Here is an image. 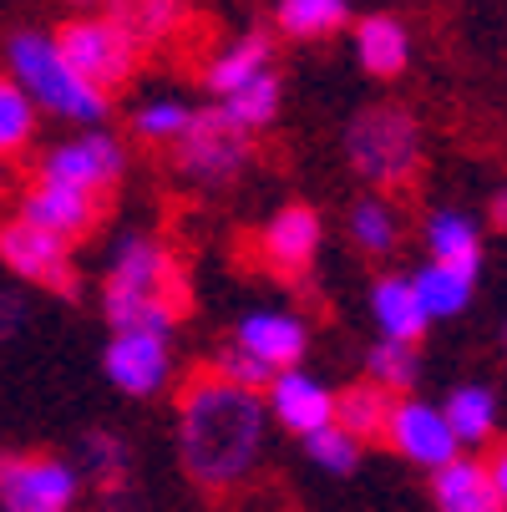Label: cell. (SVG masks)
Segmentation results:
<instances>
[{
    "mask_svg": "<svg viewBox=\"0 0 507 512\" xmlns=\"http://www.w3.org/2000/svg\"><path fill=\"white\" fill-rule=\"evenodd\" d=\"M264 401L244 386L219 376H193L178 396V452L193 482L203 487H234L249 477L264 447Z\"/></svg>",
    "mask_w": 507,
    "mask_h": 512,
    "instance_id": "6da1fadb",
    "label": "cell"
},
{
    "mask_svg": "<svg viewBox=\"0 0 507 512\" xmlns=\"http://www.w3.org/2000/svg\"><path fill=\"white\" fill-rule=\"evenodd\" d=\"M188 310V284L168 249L153 239H122L107 269V320L117 335H168Z\"/></svg>",
    "mask_w": 507,
    "mask_h": 512,
    "instance_id": "7a4b0ae2",
    "label": "cell"
},
{
    "mask_svg": "<svg viewBox=\"0 0 507 512\" xmlns=\"http://www.w3.org/2000/svg\"><path fill=\"white\" fill-rule=\"evenodd\" d=\"M6 56H11V71H16V87L26 97L36 92L41 107H51L56 117H71V122H102L107 97L92 92L77 71L66 66V56L56 51L51 36L21 31V36H11V51Z\"/></svg>",
    "mask_w": 507,
    "mask_h": 512,
    "instance_id": "3957f363",
    "label": "cell"
},
{
    "mask_svg": "<svg viewBox=\"0 0 507 512\" xmlns=\"http://www.w3.org/2000/svg\"><path fill=\"white\" fill-rule=\"evenodd\" d=\"M345 153H350V168L376 188L411 183V173L421 163L416 117L401 107H366L345 132Z\"/></svg>",
    "mask_w": 507,
    "mask_h": 512,
    "instance_id": "277c9868",
    "label": "cell"
},
{
    "mask_svg": "<svg viewBox=\"0 0 507 512\" xmlns=\"http://www.w3.org/2000/svg\"><path fill=\"white\" fill-rule=\"evenodd\" d=\"M56 51L66 56V66L77 71V77L92 87V92H107V87H122L132 77V66H137V46L102 16H77V21H66L56 36Z\"/></svg>",
    "mask_w": 507,
    "mask_h": 512,
    "instance_id": "5b68a950",
    "label": "cell"
},
{
    "mask_svg": "<svg viewBox=\"0 0 507 512\" xmlns=\"http://www.w3.org/2000/svg\"><path fill=\"white\" fill-rule=\"evenodd\" d=\"M244 163H249V132H239L219 107L193 112L188 132L178 137V168L203 188H219V183H234Z\"/></svg>",
    "mask_w": 507,
    "mask_h": 512,
    "instance_id": "8992f818",
    "label": "cell"
},
{
    "mask_svg": "<svg viewBox=\"0 0 507 512\" xmlns=\"http://www.w3.org/2000/svg\"><path fill=\"white\" fill-rule=\"evenodd\" d=\"M0 259H6V269H16L21 279L51 289V295L77 300V269H71L66 244L51 239L46 229L26 224V218H6V224H0Z\"/></svg>",
    "mask_w": 507,
    "mask_h": 512,
    "instance_id": "52a82bcc",
    "label": "cell"
},
{
    "mask_svg": "<svg viewBox=\"0 0 507 512\" xmlns=\"http://www.w3.org/2000/svg\"><path fill=\"white\" fill-rule=\"evenodd\" d=\"M77 482V467L56 457H0V512H66Z\"/></svg>",
    "mask_w": 507,
    "mask_h": 512,
    "instance_id": "ba28073f",
    "label": "cell"
},
{
    "mask_svg": "<svg viewBox=\"0 0 507 512\" xmlns=\"http://www.w3.org/2000/svg\"><path fill=\"white\" fill-rule=\"evenodd\" d=\"M122 148L117 137L107 132H87L77 142H66V148H51L46 163H41V183H61V188H82V193H102L122 178Z\"/></svg>",
    "mask_w": 507,
    "mask_h": 512,
    "instance_id": "9c48e42d",
    "label": "cell"
},
{
    "mask_svg": "<svg viewBox=\"0 0 507 512\" xmlns=\"http://www.w3.org/2000/svg\"><path fill=\"white\" fill-rule=\"evenodd\" d=\"M386 442L431 467V472H442L447 462H457V436L447 426V416L437 406H426V401H391V416H386Z\"/></svg>",
    "mask_w": 507,
    "mask_h": 512,
    "instance_id": "30bf717a",
    "label": "cell"
},
{
    "mask_svg": "<svg viewBox=\"0 0 507 512\" xmlns=\"http://www.w3.org/2000/svg\"><path fill=\"white\" fill-rule=\"evenodd\" d=\"M102 365L117 391L153 396L168 381V335H112Z\"/></svg>",
    "mask_w": 507,
    "mask_h": 512,
    "instance_id": "8fae6325",
    "label": "cell"
},
{
    "mask_svg": "<svg viewBox=\"0 0 507 512\" xmlns=\"http://www.w3.org/2000/svg\"><path fill=\"white\" fill-rule=\"evenodd\" d=\"M97 213H102V203L92 198V193H82V188H61V183H36L31 193H26V203H21V218L26 224H36V229H46L51 239H77V234H87L92 224H97Z\"/></svg>",
    "mask_w": 507,
    "mask_h": 512,
    "instance_id": "7c38bea8",
    "label": "cell"
},
{
    "mask_svg": "<svg viewBox=\"0 0 507 512\" xmlns=\"http://www.w3.org/2000/svg\"><path fill=\"white\" fill-rule=\"evenodd\" d=\"M239 340V350H249L264 371H274V376H284V371H295V360L305 355V345H310V335H305V320H295V315H244L239 320V330H234Z\"/></svg>",
    "mask_w": 507,
    "mask_h": 512,
    "instance_id": "4fadbf2b",
    "label": "cell"
},
{
    "mask_svg": "<svg viewBox=\"0 0 507 512\" xmlns=\"http://www.w3.org/2000/svg\"><path fill=\"white\" fill-rule=\"evenodd\" d=\"M259 249H264V259H269L274 274H305L310 259H315V249H320V218H315V208H305V203L279 208L269 218Z\"/></svg>",
    "mask_w": 507,
    "mask_h": 512,
    "instance_id": "5bb4252c",
    "label": "cell"
},
{
    "mask_svg": "<svg viewBox=\"0 0 507 512\" xmlns=\"http://www.w3.org/2000/svg\"><path fill=\"white\" fill-rule=\"evenodd\" d=\"M269 411L279 416V426L310 436V431H320V426L335 421V396L320 381L300 376V371H284V376L269 381Z\"/></svg>",
    "mask_w": 507,
    "mask_h": 512,
    "instance_id": "9a60e30c",
    "label": "cell"
},
{
    "mask_svg": "<svg viewBox=\"0 0 507 512\" xmlns=\"http://www.w3.org/2000/svg\"><path fill=\"white\" fill-rule=\"evenodd\" d=\"M431 497H437V512H507L487 467L482 462H447L437 477H431Z\"/></svg>",
    "mask_w": 507,
    "mask_h": 512,
    "instance_id": "2e32d148",
    "label": "cell"
},
{
    "mask_svg": "<svg viewBox=\"0 0 507 512\" xmlns=\"http://www.w3.org/2000/svg\"><path fill=\"white\" fill-rule=\"evenodd\" d=\"M355 56L371 77H401V66L411 56V36L391 16H366L360 31H355Z\"/></svg>",
    "mask_w": 507,
    "mask_h": 512,
    "instance_id": "e0dca14e",
    "label": "cell"
},
{
    "mask_svg": "<svg viewBox=\"0 0 507 512\" xmlns=\"http://www.w3.org/2000/svg\"><path fill=\"white\" fill-rule=\"evenodd\" d=\"M371 310H376V320H381L386 340H406V345H416V335L426 330V310H421V300H416L411 279H401V274L376 279Z\"/></svg>",
    "mask_w": 507,
    "mask_h": 512,
    "instance_id": "ac0fdd59",
    "label": "cell"
},
{
    "mask_svg": "<svg viewBox=\"0 0 507 512\" xmlns=\"http://www.w3.org/2000/svg\"><path fill=\"white\" fill-rule=\"evenodd\" d=\"M472 284H477V274H467V269H447V264H426V269L411 274V289H416V300H421L426 320L462 315L467 300H472Z\"/></svg>",
    "mask_w": 507,
    "mask_h": 512,
    "instance_id": "d6986e66",
    "label": "cell"
},
{
    "mask_svg": "<svg viewBox=\"0 0 507 512\" xmlns=\"http://www.w3.org/2000/svg\"><path fill=\"white\" fill-rule=\"evenodd\" d=\"M426 244H431V264H447V269H467L477 274L482 269V244H477V229H472V218L442 208V213H431V224H426Z\"/></svg>",
    "mask_w": 507,
    "mask_h": 512,
    "instance_id": "ffe728a7",
    "label": "cell"
},
{
    "mask_svg": "<svg viewBox=\"0 0 507 512\" xmlns=\"http://www.w3.org/2000/svg\"><path fill=\"white\" fill-rule=\"evenodd\" d=\"M269 36L264 31H249L244 41H234L219 61L208 66V87L219 92V97H234L239 87H249V82H259L264 71H269Z\"/></svg>",
    "mask_w": 507,
    "mask_h": 512,
    "instance_id": "44dd1931",
    "label": "cell"
},
{
    "mask_svg": "<svg viewBox=\"0 0 507 512\" xmlns=\"http://www.w3.org/2000/svg\"><path fill=\"white\" fill-rule=\"evenodd\" d=\"M386 416H391V396L371 381H360L350 391L335 396V426L355 442H371V436H386Z\"/></svg>",
    "mask_w": 507,
    "mask_h": 512,
    "instance_id": "7402d4cb",
    "label": "cell"
},
{
    "mask_svg": "<svg viewBox=\"0 0 507 512\" xmlns=\"http://www.w3.org/2000/svg\"><path fill=\"white\" fill-rule=\"evenodd\" d=\"M183 0H107V21L132 41V46H148V41H163L168 26L178 21Z\"/></svg>",
    "mask_w": 507,
    "mask_h": 512,
    "instance_id": "603a6c76",
    "label": "cell"
},
{
    "mask_svg": "<svg viewBox=\"0 0 507 512\" xmlns=\"http://www.w3.org/2000/svg\"><path fill=\"white\" fill-rule=\"evenodd\" d=\"M452 436H457V447L462 442H487L492 436V421H497V396L487 386H457L442 406Z\"/></svg>",
    "mask_w": 507,
    "mask_h": 512,
    "instance_id": "cb8c5ba5",
    "label": "cell"
},
{
    "mask_svg": "<svg viewBox=\"0 0 507 512\" xmlns=\"http://www.w3.org/2000/svg\"><path fill=\"white\" fill-rule=\"evenodd\" d=\"M127 442L117 431H87L82 436V472L97 482V492H127Z\"/></svg>",
    "mask_w": 507,
    "mask_h": 512,
    "instance_id": "d4e9b609",
    "label": "cell"
},
{
    "mask_svg": "<svg viewBox=\"0 0 507 512\" xmlns=\"http://www.w3.org/2000/svg\"><path fill=\"white\" fill-rule=\"evenodd\" d=\"M350 21L345 0H279V26L295 36V41H320L335 36Z\"/></svg>",
    "mask_w": 507,
    "mask_h": 512,
    "instance_id": "484cf974",
    "label": "cell"
},
{
    "mask_svg": "<svg viewBox=\"0 0 507 512\" xmlns=\"http://www.w3.org/2000/svg\"><path fill=\"white\" fill-rule=\"evenodd\" d=\"M219 112H224L239 132L264 127V122L279 112V77H274V71H264L259 82H249V87H239L234 97H224V102H219Z\"/></svg>",
    "mask_w": 507,
    "mask_h": 512,
    "instance_id": "4316f807",
    "label": "cell"
},
{
    "mask_svg": "<svg viewBox=\"0 0 507 512\" xmlns=\"http://www.w3.org/2000/svg\"><path fill=\"white\" fill-rule=\"evenodd\" d=\"M350 239L366 254H391L396 239H401V224H396V213L381 198H360L350 208Z\"/></svg>",
    "mask_w": 507,
    "mask_h": 512,
    "instance_id": "83f0119b",
    "label": "cell"
},
{
    "mask_svg": "<svg viewBox=\"0 0 507 512\" xmlns=\"http://www.w3.org/2000/svg\"><path fill=\"white\" fill-rule=\"evenodd\" d=\"M366 371H371V386L381 391H406L421 371V360H416V345L406 340H376L371 355H366Z\"/></svg>",
    "mask_w": 507,
    "mask_h": 512,
    "instance_id": "f1b7e54d",
    "label": "cell"
},
{
    "mask_svg": "<svg viewBox=\"0 0 507 512\" xmlns=\"http://www.w3.org/2000/svg\"><path fill=\"white\" fill-rule=\"evenodd\" d=\"M305 452H310V462H315V467H325V472H340V477L360 467V442H355V436H345L335 421L305 436Z\"/></svg>",
    "mask_w": 507,
    "mask_h": 512,
    "instance_id": "f546056e",
    "label": "cell"
},
{
    "mask_svg": "<svg viewBox=\"0 0 507 512\" xmlns=\"http://www.w3.org/2000/svg\"><path fill=\"white\" fill-rule=\"evenodd\" d=\"M31 127H36L31 97H26L16 82H0V153L26 148V142H31Z\"/></svg>",
    "mask_w": 507,
    "mask_h": 512,
    "instance_id": "4dcf8cb0",
    "label": "cell"
},
{
    "mask_svg": "<svg viewBox=\"0 0 507 512\" xmlns=\"http://www.w3.org/2000/svg\"><path fill=\"white\" fill-rule=\"evenodd\" d=\"M188 122H193V112L183 107V102H153V107H142L137 112V122H132V132L137 137H148V142H178L183 132H188Z\"/></svg>",
    "mask_w": 507,
    "mask_h": 512,
    "instance_id": "1f68e13d",
    "label": "cell"
},
{
    "mask_svg": "<svg viewBox=\"0 0 507 512\" xmlns=\"http://www.w3.org/2000/svg\"><path fill=\"white\" fill-rule=\"evenodd\" d=\"M213 376L229 381V386H244V391H254V386H269V381H274V371H264V365H259L249 350H239V345L219 350V360H213Z\"/></svg>",
    "mask_w": 507,
    "mask_h": 512,
    "instance_id": "d6a6232c",
    "label": "cell"
},
{
    "mask_svg": "<svg viewBox=\"0 0 507 512\" xmlns=\"http://www.w3.org/2000/svg\"><path fill=\"white\" fill-rule=\"evenodd\" d=\"M26 315H31L26 295H11V289H0V340H16V335L26 330Z\"/></svg>",
    "mask_w": 507,
    "mask_h": 512,
    "instance_id": "836d02e7",
    "label": "cell"
},
{
    "mask_svg": "<svg viewBox=\"0 0 507 512\" xmlns=\"http://www.w3.org/2000/svg\"><path fill=\"white\" fill-rule=\"evenodd\" d=\"M487 477H492V487H497V497H502V507H507V447L497 452V462L487 467Z\"/></svg>",
    "mask_w": 507,
    "mask_h": 512,
    "instance_id": "e575fe53",
    "label": "cell"
},
{
    "mask_svg": "<svg viewBox=\"0 0 507 512\" xmlns=\"http://www.w3.org/2000/svg\"><path fill=\"white\" fill-rule=\"evenodd\" d=\"M492 224H497V229H507V188L492 198Z\"/></svg>",
    "mask_w": 507,
    "mask_h": 512,
    "instance_id": "d590c367",
    "label": "cell"
},
{
    "mask_svg": "<svg viewBox=\"0 0 507 512\" xmlns=\"http://www.w3.org/2000/svg\"><path fill=\"white\" fill-rule=\"evenodd\" d=\"M0 188H6V163H0Z\"/></svg>",
    "mask_w": 507,
    "mask_h": 512,
    "instance_id": "8d00e7d4",
    "label": "cell"
},
{
    "mask_svg": "<svg viewBox=\"0 0 507 512\" xmlns=\"http://www.w3.org/2000/svg\"><path fill=\"white\" fill-rule=\"evenodd\" d=\"M502 345H507V335H502Z\"/></svg>",
    "mask_w": 507,
    "mask_h": 512,
    "instance_id": "74e56055",
    "label": "cell"
}]
</instances>
